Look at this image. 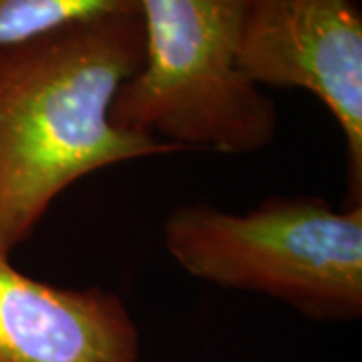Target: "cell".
Wrapping results in <instances>:
<instances>
[{"label": "cell", "mask_w": 362, "mask_h": 362, "mask_svg": "<svg viewBox=\"0 0 362 362\" xmlns=\"http://www.w3.org/2000/svg\"><path fill=\"white\" fill-rule=\"evenodd\" d=\"M129 14H139V0H0V45Z\"/></svg>", "instance_id": "cell-6"}, {"label": "cell", "mask_w": 362, "mask_h": 362, "mask_svg": "<svg viewBox=\"0 0 362 362\" xmlns=\"http://www.w3.org/2000/svg\"><path fill=\"white\" fill-rule=\"evenodd\" d=\"M250 2L139 0L145 61L117 93V127L177 149H266L278 109L238 66Z\"/></svg>", "instance_id": "cell-2"}, {"label": "cell", "mask_w": 362, "mask_h": 362, "mask_svg": "<svg viewBox=\"0 0 362 362\" xmlns=\"http://www.w3.org/2000/svg\"><path fill=\"white\" fill-rule=\"evenodd\" d=\"M238 66L254 85L302 89L346 141L350 206L362 204V13L356 0H252Z\"/></svg>", "instance_id": "cell-4"}, {"label": "cell", "mask_w": 362, "mask_h": 362, "mask_svg": "<svg viewBox=\"0 0 362 362\" xmlns=\"http://www.w3.org/2000/svg\"><path fill=\"white\" fill-rule=\"evenodd\" d=\"M139 330L115 292L40 282L0 250V362H139Z\"/></svg>", "instance_id": "cell-5"}, {"label": "cell", "mask_w": 362, "mask_h": 362, "mask_svg": "<svg viewBox=\"0 0 362 362\" xmlns=\"http://www.w3.org/2000/svg\"><path fill=\"white\" fill-rule=\"evenodd\" d=\"M145 61L139 14L0 45V250L11 254L51 204L99 169L177 147L121 129L111 109Z\"/></svg>", "instance_id": "cell-1"}, {"label": "cell", "mask_w": 362, "mask_h": 362, "mask_svg": "<svg viewBox=\"0 0 362 362\" xmlns=\"http://www.w3.org/2000/svg\"><path fill=\"white\" fill-rule=\"evenodd\" d=\"M163 242L209 284L282 300L322 322L362 314V204L342 211L318 195H272L247 214L187 204L165 218Z\"/></svg>", "instance_id": "cell-3"}]
</instances>
